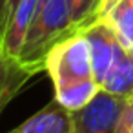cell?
<instances>
[{
	"label": "cell",
	"mask_w": 133,
	"mask_h": 133,
	"mask_svg": "<svg viewBox=\"0 0 133 133\" xmlns=\"http://www.w3.org/2000/svg\"><path fill=\"white\" fill-rule=\"evenodd\" d=\"M44 71L51 78L53 98L68 111L80 109L100 91L93 75L89 44L80 31H73L51 46L44 58Z\"/></svg>",
	"instance_id": "6da1fadb"
},
{
	"label": "cell",
	"mask_w": 133,
	"mask_h": 133,
	"mask_svg": "<svg viewBox=\"0 0 133 133\" xmlns=\"http://www.w3.org/2000/svg\"><path fill=\"white\" fill-rule=\"evenodd\" d=\"M69 33H73V22L66 0H38L33 22L18 53L20 64L33 75L44 71V58L51 46Z\"/></svg>",
	"instance_id": "7a4b0ae2"
},
{
	"label": "cell",
	"mask_w": 133,
	"mask_h": 133,
	"mask_svg": "<svg viewBox=\"0 0 133 133\" xmlns=\"http://www.w3.org/2000/svg\"><path fill=\"white\" fill-rule=\"evenodd\" d=\"M124 102L100 89L86 106L71 111V133H117Z\"/></svg>",
	"instance_id": "3957f363"
},
{
	"label": "cell",
	"mask_w": 133,
	"mask_h": 133,
	"mask_svg": "<svg viewBox=\"0 0 133 133\" xmlns=\"http://www.w3.org/2000/svg\"><path fill=\"white\" fill-rule=\"evenodd\" d=\"M88 44H89V53H91V66H93V75L97 78L98 84H102L104 77L108 75V71L111 69L113 62L118 57L120 51V42L117 40V37L111 33V29L108 26H104L98 20H88L86 24H82L78 29Z\"/></svg>",
	"instance_id": "277c9868"
},
{
	"label": "cell",
	"mask_w": 133,
	"mask_h": 133,
	"mask_svg": "<svg viewBox=\"0 0 133 133\" xmlns=\"http://www.w3.org/2000/svg\"><path fill=\"white\" fill-rule=\"evenodd\" d=\"M91 18L108 26L120 46L133 53V0H98Z\"/></svg>",
	"instance_id": "5b68a950"
},
{
	"label": "cell",
	"mask_w": 133,
	"mask_h": 133,
	"mask_svg": "<svg viewBox=\"0 0 133 133\" xmlns=\"http://www.w3.org/2000/svg\"><path fill=\"white\" fill-rule=\"evenodd\" d=\"M6 133H71V111L53 98L35 115Z\"/></svg>",
	"instance_id": "8992f818"
},
{
	"label": "cell",
	"mask_w": 133,
	"mask_h": 133,
	"mask_svg": "<svg viewBox=\"0 0 133 133\" xmlns=\"http://www.w3.org/2000/svg\"><path fill=\"white\" fill-rule=\"evenodd\" d=\"M31 77L33 73L20 64L18 58H13L0 49V113L18 95Z\"/></svg>",
	"instance_id": "52a82bcc"
},
{
	"label": "cell",
	"mask_w": 133,
	"mask_h": 133,
	"mask_svg": "<svg viewBox=\"0 0 133 133\" xmlns=\"http://www.w3.org/2000/svg\"><path fill=\"white\" fill-rule=\"evenodd\" d=\"M100 89L118 97L122 100H128L133 97V53L120 48L117 60L113 62L111 69L104 77Z\"/></svg>",
	"instance_id": "ba28073f"
},
{
	"label": "cell",
	"mask_w": 133,
	"mask_h": 133,
	"mask_svg": "<svg viewBox=\"0 0 133 133\" xmlns=\"http://www.w3.org/2000/svg\"><path fill=\"white\" fill-rule=\"evenodd\" d=\"M97 2L98 0H66L69 17L73 22V31L78 29L82 24H86L91 18V15L97 8Z\"/></svg>",
	"instance_id": "9c48e42d"
},
{
	"label": "cell",
	"mask_w": 133,
	"mask_h": 133,
	"mask_svg": "<svg viewBox=\"0 0 133 133\" xmlns=\"http://www.w3.org/2000/svg\"><path fill=\"white\" fill-rule=\"evenodd\" d=\"M117 133H133V97L124 102L118 126H117Z\"/></svg>",
	"instance_id": "30bf717a"
},
{
	"label": "cell",
	"mask_w": 133,
	"mask_h": 133,
	"mask_svg": "<svg viewBox=\"0 0 133 133\" xmlns=\"http://www.w3.org/2000/svg\"><path fill=\"white\" fill-rule=\"evenodd\" d=\"M17 2H18V0H8V2H6V11H4V18H2V28H4V24H6V20H8L9 13H11V11L15 9Z\"/></svg>",
	"instance_id": "8fae6325"
},
{
	"label": "cell",
	"mask_w": 133,
	"mask_h": 133,
	"mask_svg": "<svg viewBox=\"0 0 133 133\" xmlns=\"http://www.w3.org/2000/svg\"><path fill=\"white\" fill-rule=\"evenodd\" d=\"M6 2H8V0H0V28H2V18H4V11H6Z\"/></svg>",
	"instance_id": "7c38bea8"
},
{
	"label": "cell",
	"mask_w": 133,
	"mask_h": 133,
	"mask_svg": "<svg viewBox=\"0 0 133 133\" xmlns=\"http://www.w3.org/2000/svg\"><path fill=\"white\" fill-rule=\"evenodd\" d=\"M0 38H2V28H0Z\"/></svg>",
	"instance_id": "4fadbf2b"
}]
</instances>
